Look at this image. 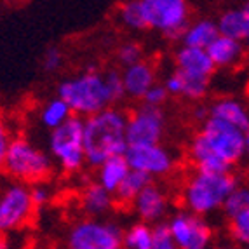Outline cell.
<instances>
[{
  "label": "cell",
  "mask_w": 249,
  "mask_h": 249,
  "mask_svg": "<svg viewBox=\"0 0 249 249\" xmlns=\"http://www.w3.org/2000/svg\"><path fill=\"white\" fill-rule=\"evenodd\" d=\"M244 155V133L211 117L188 145L197 173L206 175H229Z\"/></svg>",
  "instance_id": "cell-1"
},
{
  "label": "cell",
  "mask_w": 249,
  "mask_h": 249,
  "mask_svg": "<svg viewBox=\"0 0 249 249\" xmlns=\"http://www.w3.org/2000/svg\"><path fill=\"white\" fill-rule=\"evenodd\" d=\"M125 125L127 113L117 107H108L103 112L84 119L86 164L98 169L110 157L124 155L129 146Z\"/></svg>",
  "instance_id": "cell-2"
},
{
  "label": "cell",
  "mask_w": 249,
  "mask_h": 249,
  "mask_svg": "<svg viewBox=\"0 0 249 249\" xmlns=\"http://www.w3.org/2000/svg\"><path fill=\"white\" fill-rule=\"evenodd\" d=\"M58 98H61L75 117H92L112 107V100L105 86L103 73L94 65H89L82 73L63 80L58 86Z\"/></svg>",
  "instance_id": "cell-3"
},
{
  "label": "cell",
  "mask_w": 249,
  "mask_h": 249,
  "mask_svg": "<svg viewBox=\"0 0 249 249\" xmlns=\"http://www.w3.org/2000/svg\"><path fill=\"white\" fill-rule=\"evenodd\" d=\"M239 185L237 178L229 175H206V173H194L187 179L181 190V202L185 211L194 214L208 216L220 211L230 192Z\"/></svg>",
  "instance_id": "cell-4"
},
{
  "label": "cell",
  "mask_w": 249,
  "mask_h": 249,
  "mask_svg": "<svg viewBox=\"0 0 249 249\" xmlns=\"http://www.w3.org/2000/svg\"><path fill=\"white\" fill-rule=\"evenodd\" d=\"M2 167L7 175L25 185V183H38L47 178L53 171V160L44 150L30 143L28 140L16 138L9 143Z\"/></svg>",
  "instance_id": "cell-5"
},
{
  "label": "cell",
  "mask_w": 249,
  "mask_h": 249,
  "mask_svg": "<svg viewBox=\"0 0 249 249\" xmlns=\"http://www.w3.org/2000/svg\"><path fill=\"white\" fill-rule=\"evenodd\" d=\"M145 28L167 38H179L190 23V5L185 0H138Z\"/></svg>",
  "instance_id": "cell-6"
},
{
  "label": "cell",
  "mask_w": 249,
  "mask_h": 249,
  "mask_svg": "<svg viewBox=\"0 0 249 249\" xmlns=\"http://www.w3.org/2000/svg\"><path fill=\"white\" fill-rule=\"evenodd\" d=\"M49 150L65 173H77L86 164L84 119L71 115L63 125L51 131Z\"/></svg>",
  "instance_id": "cell-7"
},
{
  "label": "cell",
  "mask_w": 249,
  "mask_h": 249,
  "mask_svg": "<svg viewBox=\"0 0 249 249\" xmlns=\"http://www.w3.org/2000/svg\"><path fill=\"white\" fill-rule=\"evenodd\" d=\"M124 230L117 223L80 220L68 233V244L75 249H122Z\"/></svg>",
  "instance_id": "cell-8"
},
{
  "label": "cell",
  "mask_w": 249,
  "mask_h": 249,
  "mask_svg": "<svg viewBox=\"0 0 249 249\" xmlns=\"http://www.w3.org/2000/svg\"><path fill=\"white\" fill-rule=\"evenodd\" d=\"M178 249H208L213 244V229L204 216L190 211H176L166 221Z\"/></svg>",
  "instance_id": "cell-9"
},
{
  "label": "cell",
  "mask_w": 249,
  "mask_h": 249,
  "mask_svg": "<svg viewBox=\"0 0 249 249\" xmlns=\"http://www.w3.org/2000/svg\"><path fill=\"white\" fill-rule=\"evenodd\" d=\"M166 133V115L162 108L142 105L127 115L125 140L129 146L159 145Z\"/></svg>",
  "instance_id": "cell-10"
},
{
  "label": "cell",
  "mask_w": 249,
  "mask_h": 249,
  "mask_svg": "<svg viewBox=\"0 0 249 249\" xmlns=\"http://www.w3.org/2000/svg\"><path fill=\"white\" fill-rule=\"evenodd\" d=\"M34 202L30 188L23 183H14L0 196V233L21 229L34 216Z\"/></svg>",
  "instance_id": "cell-11"
},
{
  "label": "cell",
  "mask_w": 249,
  "mask_h": 249,
  "mask_svg": "<svg viewBox=\"0 0 249 249\" xmlns=\"http://www.w3.org/2000/svg\"><path fill=\"white\" fill-rule=\"evenodd\" d=\"M129 167L140 171L154 179L155 176H166L175 169V155L164 145L127 146L124 154Z\"/></svg>",
  "instance_id": "cell-12"
},
{
  "label": "cell",
  "mask_w": 249,
  "mask_h": 249,
  "mask_svg": "<svg viewBox=\"0 0 249 249\" xmlns=\"http://www.w3.org/2000/svg\"><path fill=\"white\" fill-rule=\"evenodd\" d=\"M136 213V216L143 223H160V220L167 214V202L166 192L162 190L159 185H155L154 181L150 183L148 187H145L140 196L134 199V202L131 204Z\"/></svg>",
  "instance_id": "cell-13"
},
{
  "label": "cell",
  "mask_w": 249,
  "mask_h": 249,
  "mask_svg": "<svg viewBox=\"0 0 249 249\" xmlns=\"http://www.w3.org/2000/svg\"><path fill=\"white\" fill-rule=\"evenodd\" d=\"M175 65L176 71L179 73L192 77V79L208 80V82H211V77L216 70L206 51L185 46H181L175 53Z\"/></svg>",
  "instance_id": "cell-14"
},
{
  "label": "cell",
  "mask_w": 249,
  "mask_h": 249,
  "mask_svg": "<svg viewBox=\"0 0 249 249\" xmlns=\"http://www.w3.org/2000/svg\"><path fill=\"white\" fill-rule=\"evenodd\" d=\"M122 73V82H124V91L125 98L131 100H143V96L148 92L150 88H154L155 80H157V73L152 63L148 61H140L133 67H127L121 71Z\"/></svg>",
  "instance_id": "cell-15"
},
{
  "label": "cell",
  "mask_w": 249,
  "mask_h": 249,
  "mask_svg": "<svg viewBox=\"0 0 249 249\" xmlns=\"http://www.w3.org/2000/svg\"><path fill=\"white\" fill-rule=\"evenodd\" d=\"M209 117L246 133L249 129V108L237 98H218L209 107Z\"/></svg>",
  "instance_id": "cell-16"
},
{
  "label": "cell",
  "mask_w": 249,
  "mask_h": 249,
  "mask_svg": "<svg viewBox=\"0 0 249 249\" xmlns=\"http://www.w3.org/2000/svg\"><path fill=\"white\" fill-rule=\"evenodd\" d=\"M206 53L211 58L214 68H233L242 63L246 56V47L244 42L218 35L211 46L206 49Z\"/></svg>",
  "instance_id": "cell-17"
},
{
  "label": "cell",
  "mask_w": 249,
  "mask_h": 249,
  "mask_svg": "<svg viewBox=\"0 0 249 249\" xmlns=\"http://www.w3.org/2000/svg\"><path fill=\"white\" fill-rule=\"evenodd\" d=\"M166 88L167 94L173 96H183L190 101H200L206 98L209 91V82L208 80H199L192 79L187 75L179 73V71H173L171 75L166 77V82L162 84Z\"/></svg>",
  "instance_id": "cell-18"
},
{
  "label": "cell",
  "mask_w": 249,
  "mask_h": 249,
  "mask_svg": "<svg viewBox=\"0 0 249 249\" xmlns=\"http://www.w3.org/2000/svg\"><path fill=\"white\" fill-rule=\"evenodd\" d=\"M218 28H216V19L211 18H199L196 21H190L188 26L183 30L181 42L185 47H194V49L206 51L218 37Z\"/></svg>",
  "instance_id": "cell-19"
},
{
  "label": "cell",
  "mask_w": 249,
  "mask_h": 249,
  "mask_svg": "<svg viewBox=\"0 0 249 249\" xmlns=\"http://www.w3.org/2000/svg\"><path fill=\"white\" fill-rule=\"evenodd\" d=\"M129 171H131V167H129L124 155L110 157L96 169V183L110 194H115L119 185L129 175Z\"/></svg>",
  "instance_id": "cell-20"
},
{
  "label": "cell",
  "mask_w": 249,
  "mask_h": 249,
  "mask_svg": "<svg viewBox=\"0 0 249 249\" xmlns=\"http://www.w3.org/2000/svg\"><path fill=\"white\" fill-rule=\"evenodd\" d=\"M113 202H115L113 194L107 192L96 181L89 183L88 187L84 188L82 197H80L82 211L91 216V218H100V216L107 214L113 208Z\"/></svg>",
  "instance_id": "cell-21"
},
{
  "label": "cell",
  "mask_w": 249,
  "mask_h": 249,
  "mask_svg": "<svg viewBox=\"0 0 249 249\" xmlns=\"http://www.w3.org/2000/svg\"><path fill=\"white\" fill-rule=\"evenodd\" d=\"M216 28L221 37L233 38L239 42H244L246 35L249 34V23L242 14L241 7L225 9L216 19Z\"/></svg>",
  "instance_id": "cell-22"
},
{
  "label": "cell",
  "mask_w": 249,
  "mask_h": 249,
  "mask_svg": "<svg viewBox=\"0 0 249 249\" xmlns=\"http://www.w3.org/2000/svg\"><path fill=\"white\" fill-rule=\"evenodd\" d=\"M150 183H152V178L140 171H134L131 169L129 171V175L124 178V181L119 185V188L115 190L113 194V199L115 202L122 204V206H127V204H133L134 199L140 196V192L143 190L145 187H148Z\"/></svg>",
  "instance_id": "cell-23"
},
{
  "label": "cell",
  "mask_w": 249,
  "mask_h": 249,
  "mask_svg": "<svg viewBox=\"0 0 249 249\" xmlns=\"http://www.w3.org/2000/svg\"><path fill=\"white\" fill-rule=\"evenodd\" d=\"M73 115L71 110L68 108V105L61 100V98H53V100L47 101L44 107L40 108V113H38V119H40V124L44 127L51 129H58L59 125H63L65 122Z\"/></svg>",
  "instance_id": "cell-24"
},
{
  "label": "cell",
  "mask_w": 249,
  "mask_h": 249,
  "mask_svg": "<svg viewBox=\"0 0 249 249\" xmlns=\"http://www.w3.org/2000/svg\"><path fill=\"white\" fill-rule=\"evenodd\" d=\"M154 227L143 221L133 223L122 233V249H152Z\"/></svg>",
  "instance_id": "cell-25"
},
{
  "label": "cell",
  "mask_w": 249,
  "mask_h": 249,
  "mask_svg": "<svg viewBox=\"0 0 249 249\" xmlns=\"http://www.w3.org/2000/svg\"><path fill=\"white\" fill-rule=\"evenodd\" d=\"M117 18L121 21V25L125 26L127 30H133V32L145 30L142 13H140V2H138V0L122 2V4L119 5V9H117Z\"/></svg>",
  "instance_id": "cell-26"
},
{
  "label": "cell",
  "mask_w": 249,
  "mask_h": 249,
  "mask_svg": "<svg viewBox=\"0 0 249 249\" xmlns=\"http://www.w3.org/2000/svg\"><path fill=\"white\" fill-rule=\"evenodd\" d=\"M248 208H249V185H237L230 192V196L227 197L221 211L230 220V218L237 216L239 213L246 211Z\"/></svg>",
  "instance_id": "cell-27"
},
{
  "label": "cell",
  "mask_w": 249,
  "mask_h": 249,
  "mask_svg": "<svg viewBox=\"0 0 249 249\" xmlns=\"http://www.w3.org/2000/svg\"><path fill=\"white\" fill-rule=\"evenodd\" d=\"M229 237L239 248L249 246V208L229 220Z\"/></svg>",
  "instance_id": "cell-28"
},
{
  "label": "cell",
  "mask_w": 249,
  "mask_h": 249,
  "mask_svg": "<svg viewBox=\"0 0 249 249\" xmlns=\"http://www.w3.org/2000/svg\"><path fill=\"white\" fill-rule=\"evenodd\" d=\"M105 86H107V91L110 94V100L112 105L119 103L125 98L124 91V82H122V73L119 70H108L103 73Z\"/></svg>",
  "instance_id": "cell-29"
},
{
  "label": "cell",
  "mask_w": 249,
  "mask_h": 249,
  "mask_svg": "<svg viewBox=\"0 0 249 249\" xmlns=\"http://www.w3.org/2000/svg\"><path fill=\"white\" fill-rule=\"evenodd\" d=\"M117 61L121 63L122 67H133L136 63L143 61V49L136 42H124L119 49H117Z\"/></svg>",
  "instance_id": "cell-30"
},
{
  "label": "cell",
  "mask_w": 249,
  "mask_h": 249,
  "mask_svg": "<svg viewBox=\"0 0 249 249\" xmlns=\"http://www.w3.org/2000/svg\"><path fill=\"white\" fill-rule=\"evenodd\" d=\"M152 249H178L175 239L171 237L166 223H157L154 227V242Z\"/></svg>",
  "instance_id": "cell-31"
},
{
  "label": "cell",
  "mask_w": 249,
  "mask_h": 249,
  "mask_svg": "<svg viewBox=\"0 0 249 249\" xmlns=\"http://www.w3.org/2000/svg\"><path fill=\"white\" fill-rule=\"evenodd\" d=\"M169 94H167L166 88L160 86V84H155L154 88H150L148 92L143 96V105L146 107H154V108H160L162 105L166 103Z\"/></svg>",
  "instance_id": "cell-32"
},
{
  "label": "cell",
  "mask_w": 249,
  "mask_h": 249,
  "mask_svg": "<svg viewBox=\"0 0 249 249\" xmlns=\"http://www.w3.org/2000/svg\"><path fill=\"white\" fill-rule=\"evenodd\" d=\"M44 70L46 71H56L63 63V53L58 47H51L47 53L44 54Z\"/></svg>",
  "instance_id": "cell-33"
},
{
  "label": "cell",
  "mask_w": 249,
  "mask_h": 249,
  "mask_svg": "<svg viewBox=\"0 0 249 249\" xmlns=\"http://www.w3.org/2000/svg\"><path fill=\"white\" fill-rule=\"evenodd\" d=\"M49 196L51 192L47 187H44V185H35V187L30 188V197H32V202H34L35 208H38V206H44V204L49 200Z\"/></svg>",
  "instance_id": "cell-34"
},
{
  "label": "cell",
  "mask_w": 249,
  "mask_h": 249,
  "mask_svg": "<svg viewBox=\"0 0 249 249\" xmlns=\"http://www.w3.org/2000/svg\"><path fill=\"white\" fill-rule=\"evenodd\" d=\"M9 143H11L9 131L4 125V122L0 121V169H2V166H4V159H5V154H7Z\"/></svg>",
  "instance_id": "cell-35"
},
{
  "label": "cell",
  "mask_w": 249,
  "mask_h": 249,
  "mask_svg": "<svg viewBox=\"0 0 249 249\" xmlns=\"http://www.w3.org/2000/svg\"><path fill=\"white\" fill-rule=\"evenodd\" d=\"M192 117L196 119L197 122H206L209 119V107H206V105H197L194 110H192Z\"/></svg>",
  "instance_id": "cell-36"
},
{
  "label": "cell",
  "mask_w": 249,
  "mask_h": 249,
  "mask_svg": "<svg viewBox=\"0 0 249 249\" xmlns=\"http://www.w3.org/2000/svg\"><path fill=\"white\" fill-rule=\"evenodd\" d=\"M244 154L249 157V129L244 133Z\"/></svg>",
  "instance_id": "cell-37"
},
{
  "label": "cell",
  "mask_w": 249,
  "mask_h": 249,
  "mask_svg": "<svg viewBox=\"0 0 249 249\" xmlns=\"http://www.w3.org/2000/svg\"><path fill=\"white\" fill-rule=\"evenodd\" d=\"M241 11H242V14H244V18L248 19V23H249V0L241 5Z\"/></svg>",
  "instance_id": "cell-38"
},
{
  "label": "cell",
  "mask_w": 249,
  "mask_h": 249,
  "mask_svg": "<svg viewBox=\"0 0 249 249\" xmlns=\"http://www.w3.org/2000/svg\"><path fill=\"white\" fill-rule=\"evenodd\" d=\"M218 249H241L237 244H233V242H225V244H221Z\"/></svg>",
  "instance_id": "cell-39"
},
{
  "label": "cell",
  "mask_w": 249,
  "mask_h": 249,
  "mask_svg": "<svg viewBox=\"0 0 249 249\" xmlns=\"http://www.w3.org/2000/svg\"><path fill=\"white\" fill-rule=\"evenodd\" d=\"M0 249H9L7 241H5L4 237H2V233H0Z\"/></svg>",
  "instance_id": "cell-40"
},
{
  "label": "cell",
  "mask_w": 249,
  "mask_h": 249,
  "mask_svg": "<svg viewBox=\"0 0 249 249\" xmlns=\"http://www.w3.org/2000/svg\"><path fill=\"white\" fill-rule=\"evenodd\" d=\"M244 47H246V49L249 51V34L246 35V38H244Z\"/></svg>",
  "instance_id": "cell-41"
},
{
  "label": "cell",
  "mask_w": 249,
  "mask_h": 249,
  "mask_svg": "<svg viewBox=\"0 0 249 249\" xmlns=\"http://www.w3.org/2000/svg\"><path fill=\"white\" fill-rule=\"evenodd\" d=\"M244 249H249V246H246V248H244Z\"/></svg>",
  "instance_id": "cell-42"
},
{
  "label": "cell",
  "mask_w": 249,
  "mask_h": 249,
  "mask_svg": "<svg viewBox=\"0 0 249 249\" xmlns=\"http://www.w3.org/2000/svg\"><path fill=\"white\" fill-rule=\"evenodd\" d=\"M68 249H75V248H68Z\"/></svg>",
  "instance_id": "cell-43"
},
{
  "label": "cell",
  "mask_w": 249,
  "mask_h": 249,
  "mask_svg": "<svg viewBox=\"0 0 249 249\" xmlns=\"http://www.w3.org/2000/svg\"><path fill=\"white\" fill-rule=\"evenodd\" d=\"M208 249H211V248H208Z\"/></svg>",
  "instance_id": "cell-44"
}]
</instances>
